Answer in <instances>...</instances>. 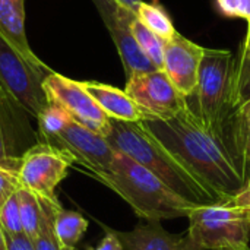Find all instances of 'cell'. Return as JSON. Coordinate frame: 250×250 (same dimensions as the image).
Instances as JSON below:
<instances>
[{"instance_id":"7","label":"cell","mask_w":250,"mask_h":250,"mask_svg":"<svg viewBox=\"0 0 250 250\" xmlns=\"http://www.w3.org/2000/svg\"><path fill=\"white\" fill-rule=\"evenodd\" d=\"M73 164V158L66 151L40 141L22 155L18 182L21 188L38 198L54 199L57 186L66 179Z\"/></svg>"},{"instance_id":"18","label":"cell","mask_w":250,"mask_h":250,"mask_svg":"<svg viewBox=\"0 0 250 250\" xmlns=\"http://www.w3.org/2000/svg\"><path fill=\"white\" fill-rule=\"evenodd\" d=\"M41 202V223L37 239L32 242L35 250H62V245L56 234V214L62 207L59 199L40 198Z\"/></svg>"},{"instance_id":"4","label":"cell","mask_w":250,"mask_h":250,"mask_svg":"<svg viewBox=\"0 0 250 250\" xmlns=\"http://www.w3.org/2000/svg\"><path fill=\"white\" fill-rule=\"evenodd\" d=\"M186 105L198 122L229 142V125L236 111L234 54L231 51L205 48L198 83L195 91L186 97Z\"/></svg>"},{"instance_id":"17","label":"cell","mask_w":250,"mask_h":250,"mask_svg":"<svg viewBox=\"0 0 250 250\" xmlns=\"http://www.w3.org/2000/svg\"><path fill=\"white\" fill-rule=\"evenodd\" d=\"M4 101L0 98V168L18 176L22 154L18 152L16 135L9 122V114L4 110Z\"/></svg>"},{"instance_id":"34","label":"cell","mask_w":250,"mask_h":250,"mask_svg":"<svg viewBox=\"0 0 250 250\" xmlns=\"http://www.w3.org/2000/svg\"><path fill=\"white\" fill-rule=\"evenodd\" d=\"M62 250H79L78 248H63Z\"/></svg>"},{"instance_id":"10","label":"cell","mask_w":250,"mask_h":250,"mask_svg":"<svg viewBox=\"0 0 250 250\" xmlns=\"http://www.w3.org/2000/svg\"><path fill=\"white\" fill-rule=\"evenodd\" d=\"M125 91L151 119H170L188 110L186 97L180 94L164 70L136 73L127 78Z\"/></svg>"},{"instance_id":"19","label":"cell","mask_w":250,"mask_h":250,"mask_svg":"<svg viewBox=\"0 0 250 250\" xmlns=\"http://www.w3.org/2000/svg\"><path fill=\"white\" fill-rule=\"evenodd\" d=\"M88 230V221L75 211H67L63 207L56 214V234L62 248H76Z\"/></svg>"},{"instance_id":"6","label":"cell","mask_w":250,"mask_h":250,"mask_svg":"<svg viewBox=\"0 0 250 250\" xmlns=\"http://www.w3.org/2000/svg\"><path fill=\"white\" fill-rule=\"evenodd\" d=\"M51 70L31 63L0 32V86L13 103L32 117L48 105L42 82Z\"/></svg>"},{"instance_id":"21","label":"cell","mask_w":250,"mask_h":250,"mask_svg":"<svg viewBox=\"0 0 250 250\" xmlns=\"http://www.w3.org/2000/svg\"><path fill=\"white\" fill-rule=\"evenodd\" d=\"M135 15L145 26H148L155 35H158L164 41H168L177 32L173 25L171 18L164 10V7L158 4L157 1H152V3L141 1Z\"/></svg>"},{"instance_id":"13","label":"cell","mask_w":250,"mask_h":250,"mask_svg":"<svg viewBox=\"0 0 250 250\" xmlns=\"http://www.w3.org/2000/svg\"><path fill=\"white\" fill-rule=\"evenodd\" d=\"M123 250H202L188 233L173 234L161 223H141L130 231H116Z\"/></svg>"},{"instance_id":"5","label":"cell","mask_w":250,"mask_h":250,"mask_svg":"<svg viewBox=\"0 0 250 250\" xmlns=\"http://www.w3.org/2000/svg\"><path fill=\"white\" fill-rule=\"evenodd\" d=\"M188 234L202 250H249L250 217L231 202L196 205Z\"/></svg>"},{"instance_id":"16","label":"cell","mask_w":250,"mask_h":250,"mask_svg":"<svg viewBox=\"0 0 250 250\" xmlns=\"http://www.w3.org/2000/svg\"><path fill=\"white\" fill-rule=\"evenodd\" d=\"M229 142L248 185L250 182V101L234 111L229 125Z\"/></svg>"},{"instance_id":"22","label":"cell","mask_w":250,"mask_h":250,"mask_svg":"<svg viewBox=\"0 0 250 250\" xmlns=\"http://www.w3.org/2000/svg\"><path fill=\"white\" fill-rule=\"evenodd\" d=\"M18 201H19V212H21L23 234L31 242H34L38 236L40 223H41L40 198L23 188H19L18 189Z\"/></svg>"},{"instance_id":"29","label":"cell","mask_w":250,"mask_h":250,"mask_svg":"<svg viewBox=\"0 0 250 250\" xmlns=\"http://www.w3.org/2000/svg\"><path fill=\"white\" fill-rule=\"evenodd\" d=\"M7 248L9 250H35L32 242L25 236V234H15V236H7Z\"/></svg>"},{"instance_id":"20","label":"cell","mask_w":250,"mask_h":250,"mask_svg":"<svg viewBox=\"0 0 250 250\" xmlns=\"http://www.w3.org/2000/svg\"><path fill=\"white\" fill-rule=\"evenodd\" d=\"M130 29L132 34L142 50V53L149 59V62L158 69L163 70L164 64V48H166V41L155 35L148 26H145L136 15L132 16L130 19Z\"/></svg>"},{"instance_id":"1","label":"cell","mask_w":250,"mask_h":250,"mask_svg":"<svg viewBox=\"0 0 250 250\" xmlns=\"http://www.w3.org/2000/svg\"><path fill=\"white\" fill-rule=\"evenodd\" d=\"M141 123L224 201H231L245 189L246 182L229 142L207 129L189 110L170 119H148Z\"/></svg>"},{"instance_id":"35","label":"cell","mask_w":250,"mask_h":250,"mask_svg":"<svg viewBox=\"0 0 250 250\" xmlns=\"http://www.w3.org/2000/svg\"><path fill=\"white\" fill-rule=\"evenodd\" d=\"M249 250H250V249H249Z\"/></svg>"},{"instance_id":"32","label":"cell","mask_w":250,"mask_h":250,"mask_svg":"<svg viewBox=\"0 0 250 250\" xmlns=\"http://www.w3.org/2000/svg\"><path fill=\"white\" fill-rule=\"evenodd\" d=\"M0 250H9V248H7V239H6V234H4L1 226H0Z\"/></svg>"},{"instance_id":"3","label":"cell","mask_w":250,"mask_h":250,"mask_svg":"<svg viewBox=\"0 0 250 250\" xmlns=\"http://www.w3.org/2000/svg\"><path fill=\"white\" fill-rule=\"evenodd\" d=\"M94 179L116 192L139 218L148 223L188 218L196 207L179 196L148 168L120 152H116L111 170Z\"/></svg>"},{"instance_id":"11","label":"cell","mask_w":250,"mask_h":250,"mask_svg":"<svg viewBox=\"0 0 250 250\" xmlns=\"http://www.w3.org/2000/svg\"><path fill=\"white\" fill-rule=\"evenodd\" d=\"M98 9V13L103 18L105 28L108 29L114 45L122 59L126 79L136 73H146L158 70L149 59L139 48L132 29L130 19L135 15L132 10L120 6L114 0H92Z\"/></svg>"},{"instance_id":"15","label":"cell","mask_w":250,"mask_h":250,"mask_svg":"<svg viewBox=\"0 0 250 250\" xmlns=\"http://www.w3.org/2000/svg\"><path fill=\"white\" fill-rule=\"evenodd\" d=\"M0 32L34 64L45 66L32 51L25 29L23 0H0Z\"/></svg>"},{"instance_id":"12","label":"cell","mask_w":250,"mask_h":250,"mask_svg":"<svg viewBox=\"0 0 250 250\" xmlns=\"http://www.w3.org/2000/svg\"><path fill=\"white\" fill-rule=\"evenodd\" d=\"M204 54L205 47L188 40L180 32L166 41L163 70L185 97H189L196 88Z\"/></svg>"},{"instance_id":"23","label":"cell","mask_w":250,"mask_h":250,"mask_svg":"<svg viewBox=\"0 0 250 250\" xmlns=\"http://www.w3.org/2000/svg\"><path fill=\"white\" fill-rule=\"evenodd\" d=\"M250 101V50L243 42L234 56V105L236 110Z\"/></svg>"},{"instance_id":"27","label":"cell","mask_w":250,"mask_h":250,"mask_svg":"<svg viewBox=\"0 0 250 250\" xmlns=\"http://www.w3.org/2000/svg\"><path fill=\"white\" fill-rule=\"evenodd\" d=\"M19 188L21 185L18 182V176L0 168V209Z\"/></svg>"},{"instance_id":"8","label":"cell","mask_w":250,"mask_h":250,"mask_svg":"<svg viewBox=\"0 0 250 250\" xmlns=\"http://www.w3.org/2000/svg\"><path fill=\"white\" fill-rule=\"evenodd\" d=\"M42 86L48 103H56L63 107L76 123L101 136L108 133L110 117L86 92L81 82L51 70L45 76Z\"/></svg>"},{"instance_id":"24","label":"cell","mask_w":250,"mask_h":250,"mask_svg":"<svg viewBox=\"0 0 250 250\" xmlns=\"http://www.w3.org/2000/svg\"><path fill=\"white\" fill-rule=\"evenodd\" d=\"M37 120H38V127H40V138L44 142V141L54 138L57 133H60L63 127L73 119L59 104L48 103V105L41 111Z\"/></svg>"},{"instance_id":"31","label":"cell","mask_w":250,"mask_h":250,"mask_svg":"<svg viewBox=\"0 0 250 250\" xmlns=\"http://www.w3.org/2000/svg\"><path fill=\"white\" fill-rule=\"evenodd\" d=\"M114 1H117L120 6H123V7L132 10L133 13H136V10H138V7H139L142 0H114Z\"/></svg>"},{"instance_id":"9","label":"cell","mask_w":250,"mask_h":250,"mask_svg":"<svg viewBox=\"0 0 250 250\" xmlns=\"http://www.w3.org/2000/svg\"><path fill=\"white\" fill-rule=\"evenodd\" d=\"M44 142L66 151L73 158L75 164H79L82 170L92 177L108 173L116 157V151L108 145L104 136L75 120H70L60 133Z\"/></svg>"},{"instance_id":"28","label":"cell","mask_w":250,"mask_h":250,"mask_svg":"<svg viewBox=\"0 0 250 250\" xmlns=\"http://www.w3.org/2000/svg\"><path fill=\"white\" fill-rule=\"evenodd\" d=\"M105 234L103 237V240L94 246V248H88L86 250H123L122 242L116 234V230H111L108 227H104Z\"/></svg>"},{"instance_id":"14","label":"cell","mask_w":250,"mask_h":250,"mask_svg":"<svg viewBox=\"0 0 250 250\" xmlns=\"http://www.w3.org/2000/svg\"><path fill=\"white\" fill-rule=\"evenodd\" d=\"M81 83L110 119L123 122H144L151 119V116L136 104L126 91L94 81H85Z\"/></svg>"},{"instance_id":"26","label":"cell","mask_w":250,"mask_h":250,"mask_svg":"<svg viewBox=\"0 0 250 250\" xmlns=\"http://www.w3.org/2000/svg\"><path fill=\"white\" fill-rule=\"evenodd\" d=\"M221 15L227 18H242L250 23V0H215Z\"/></svg>"},{"instance_id":"30","label":"cell","mask_w":250,"mask_h":250,"mask_svg":"<svg viewBox=\"0 0 250 250\" xmlns=\"http://www.w3.org/2000/svg\"><path fill=\"white\" fill-rule=\"evenodd\" d=\"M229 202H231L233 205H236L237 208H240L242 211H245L250 217V182L245 186V189L236 198H233Z\"/></svg>"},{"instance_id":"25","label":"cell","mask_w":250,"mask_h":250,"mask_svg":"<svg viewBox=\"0 0 250 250\" xmlns=\"http://www.w3.org/2000/svg\"><path fill=\"white\" fill-rule=\"evenodd\" d=\"M0 226L7 236L23 234L21 212H19V201H18V190L7 199V202L0 209Z\"/></svg>"},{"instance_id":"33","label":"cell","mask_w":250,"mask_h":250,"mask_svg":"<svg viewBox=\"0 0 250 250\" xmlns=\"http://www.w3.org/2000/svg\"><path fill=\"white\" fill-rule=\"evenodd\" d=\"M242 42H243V45H245L248 50H250V23H248V34H246V38H245Z\"/></svg>"},{"instance_id":"2","label":"cell","mask_w":250,"mask_h":250,"mask_svg":"<svg viewBox=\"0 0 250 250\" xmlns=\"http://www.w3.org/2000/svg\"><path fill=\"white\" fill-rule=\"evenodd\" d=\"M104 138L116 152L125 154L148 168L171 190L190 204L209 205L227 202L186 168L141 122L110 119V129Z\"/></svg>"}]
</instances>
